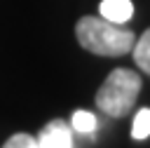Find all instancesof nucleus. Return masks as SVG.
<instances>
[{
  "mask_svg": "<svg viewBox=\"0 0 150 148\" xmlns=\"http://www.w3.org/2000/svg\"><path fill=\"white\" fill-rule=\"evenodd\" d=\"M75 38L82 49L96 56H124L134 49L136 33L103 16H82L75 23Z\"/></svg>",
  "mask_w": 150,
  "mask_h": 148,
  "instance_id": "obj_1",
  "label": "nucleus"
},
{
  "mask_svg": "<svg viewBox=\"0 0 150 148\" xmlns=\"http://www.w3.org/2000/svg\"><path fill=\"white\" fill-rule=\"evenodd\" d=\"M141 85H143L141 75L134 73L131 68H115L98 87L94 103L108 117H124L131 113V108L138 99Z\"/></svg>",
  "mask_w": 150,
  "mask_h": 148,
  "instance_id": "obj_2",
  "label": "nucleus"
},
{
  "mask_svg": "<svg viewBox=\"0 0 150 148\" xmlns=\"http://www.w3.org/2000/svg\"><path fill=\"white\" fill-rule=\"evenodd\" d=\"M38 148H73V127L63 120L47 122L35 136Z\"/></svg>",
  "mask_w": 150,
  "mask_h": 148,
  "instance_id": "obj_3",
  "label": "nucleus"
},
{
  "mask_svg": "<svg viewBox=\"0 0 150 148\" xmlns=\"http://www.w3.org/2000/svg\"><path fill=\"white\" fill-rule=\"evenodd\" d=\"M98 12L103 19L122 26L134 16V5H131V0H103L98 5Z\"/></svg>",
  "mask_w": 150,
  "mask_h": 148,
  "instance_id": "obj_4",
  "label": "nucleus"
},
{
  "mask_svg": "<svg viewBox=\"0 0 150 148\" xmlns=\"http://www.w3.org/2000/svg\"><path fill=\"white\" fill-rule=\"evenodd\" d=\"M131 54H134L136 66H138L145 75H150V28H145V31L136 38Z\"/></svg>",
  "mask_w": 150,
  "mask_h": 148,
  "instance_id": "obj_5",
  "label": "nucleus"
},
{
  "mask_svg": "<svg viewBox=\"0 0 150 148\" xmlns=\"http://www.w3.org/2000/svg\"><path fill=\"white\" fill-rule=\"evenodd\" d=\"M70 127L75 132H82V134H89L96 129V115L89 113V110H75L73 113V120H70Z\"/></svg>",
  "mask_w": 150,
  "mask_h": 148,
  "instance_id": "obj_6",
  "label": "nucleus"
},
{
  "mask_svg": "<svg viewBox=\"0 0 150 148\" xmlns=\"http://www.w3.org/2000/svg\"><path fill=\"white\" fill-rule=\"evenodd\" d=\"M131 136L134 139H148L150 136V108H141L134 117V127H131Z\"/></svg>",
  "mask_w": 150,
  "mask_h": 148,
  "instance_id": "obj_7",
  "label": "nucleus"
},
{
  "mask_svg": "<svg viewBox=\"0 0 150 148\" xmlns=\"http://www.w3.org/2000/svg\"><path fill=\"white\" fill-rule=\"evenodd\" d=\"M2 148H38V141L33 134H26V132H19V134H12Z\"/></svg>",
  "mask_w": 150,
  "mask_h": 148,
  "instance_id": "obj_8",
  "label": "nucleus"
}]
</instances>
